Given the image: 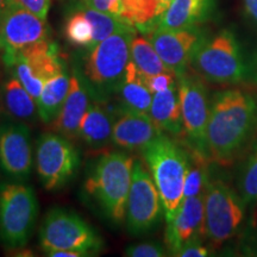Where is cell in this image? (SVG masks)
Returning <instances> with one entry per match:
<instances>
[{
    "instance_id": "6da1fadb",
    "label": "cell",
    "mask_w": 257,
    "mask_h": 257,
    "mask_svg": "<svg viewBox=\"0 0 257 257\" xmlns=\"http://www.w3.org/2000/svg\"><path fill=\"white\" fill-rule=\"evenodd\" d=\"M257 124V102L248 93L229 89L217 93L206 130L208 159L227 163L242 149Z\"/></svg>"
},
{
    "instance_id": "7a4b0ae2",
    "label": "cell",
    "mask_w": 257,
    "mask_h": 257,
    "mask_svg": "<svg viewBox=\"0 0 257 257\" xmlns=\"http://www.w3.org/2000/svg\"><path fill=\"white\" fill-rule=\"evenodd\" d=\"M189 64L200 78L218 85L246 82L255 73L237 37L227 29L210 38L205 37Z\"/></svg>"
},
{
    "instance_id": "3957f363",
    "label": "cell",
    "mask_w": 257,
    "mask_h": 257,
    "mask_svg": "<svg viewBox=\"0 0 257 257\" xmlns=\"http://www.w3.org/2000/svg\"><path fill=\"white\" fill-rule=\"evenodd\" d=\"M142 153L159 189L166 221L172 220L184 201L189 154L163 133Z\"/></svg>"
},
{
    "instance_id": "277c9868",
    "label": "cell",
    "mask_w": 257,
    "mask_h": 257,
    "mask_svg": "<svg viewBox=\"0 0 257 257\" xmlns=\"http://www.w3.org/2000/svg\"><path fill=\"white\" fill-rule=\"evenodd\" d=\"M135 160L125 153H106L99 157L85 184L108 219L119 224L125 219L126 201Z\"/></svg>"
},
{
    "instance_id": "5b68a950",
    "label": "cell",
    "mask_w": 257,
    "mask_h": 257,
    "mask_svg": "<svg viewBox=\"0 0 257 257\" xmlns=\"http://www.w3.org/2000/svg\"><path fill=\"white\" fill-rule=\"evenodd\" d=\"M136 29L125 25L91 48L85 62V76L100 95L117 93L131 61V41Z\"/></svg>"
},
{
    "instance_id": "8992f818",
    "label": "cell",
    "mask_w": 257,
    "mask_h": 257,
    "mask_svg": "<svg viewBox=\"0 0 257 257\" xmlns=\"http://www.w3.org/2000/svg\"><path fill=\"white\" fill-rule=\"evenodd\" d=\"M38 216L36 193L24 184L0 187V242L9 249L23 248L30 240Z\"/></svg>"
},
{
    "instance_id": "52a82bcc",
    "label": "cell",
    "mask_w": 257,
    "mask_h": 257,
    "mask_svg": "<svg viewBox=\"0 0 257 257\" xmlns=\"http://www.w3.org/2000/svg\"><path fill=\"white\" fill-rule=\"evenodd\" d=\"M40 244L47 253L73 250L89 256L101 249L102 240L91 225L75 212L55 207L48 212L42 223Z\"/></svg>"
},
{
    "instance_id": "ba28073f",
    "label": "cell",
    "mask_w": 257,
    "mask_h": 257,
    "mask_svg": "<svg viewBox=\"0 0 257 257\" xmlns=\"http://www.w3.org/2000/svg\"><path fill=\"white\" fill-rule=\"evenodd\" d=\"M244 207L242 197L224 182L208 184L204 199V230L207 238L214 244L232 238L242 225Z\"/></svg>"
},
{
    "instance_id": "9c48e42d",
    "label": "cell",
    "mask_w": 257,
    "mask_h": 257,
    "mask_svg": "<svg viewBox=\"0 0 257 257\" xmlns=\"http://www.w3.org/2000/svg\"><path fill=\"white\" fill-rule=\"evenodd\" d=\"M80 166L78 149L60 134H43L36 144V169L47 191H57L74 178Z\"/></svg>"
},
{
    "instance_id": "30bf717a",
    "label": "cell",
    "mask_w": 257,
    "mask_h": 257,
    "mask_svg": "<svg viewBox=\"0 0 257 257\" xmlns=\"http://www.w3.org/2000/svg\"><path fill=\"white\" fill-rule=\"evenodd\" d=\"M3 62L14 70V75L36 101L48 80L64 69L59 47L50 40L25 48Z\"/></svg>"
},
{
    "instance_id": "8fae6325",
    "label": "cell",
    "mask_w": 257,
    "mask_h": 257,
    "mask_svg": "<svg viewBox=\"0 0 257 257\" xmlns=\"http://www.w3.org/2000/svg\"><path fill=\"white\" fill-rule=\"evenodd\" d=\"M162 212V201L153 176L141 161H135L125 211L128 233L140 236L152 231L160 221Z\"/></svg>"
},
{
    "instance_id": "7c38bea8",
    "label": "cell",
    "mask_w": 257,
    "mask_h": 257,
    "mask_svg": "<svg viewBox=\"0 0 257 257\" xmlns=\"http://www.w3.org/2000/svg\"><path fill=\"white\" fill-rule=\"evenodd\" d=\"M181 102L184 134L192 152L208 159L206 130L210 115V102L204 82L197 76L187 75L178 79Z\"/></svg>"
},
{
    "instance_id": "4fadbf2b",
    "label": "cell",
    "mask_w": 257,
    "mask_h": 257,
    "mask_svg": "<svg viewBox=\"0 0 257 257\" xmlns=\"http://www.w3.org/2000/svg\"><path fill=\"white\" fill-rule=\"evenodd\" d=\"M50 31L42 19L18 3H14L0 16V54L9 60L25 48L49 40Z\"/></svg>"
},
{
    "instance_id": "5bb4252c",
    "label": "cell",
    "mask_w": 257,
    "mask_h": 257,
    "mask_svg": "<svg viewBox=\"0 0 257 257\" xmlns=\"http://www.w3.org/2000/svg\"><path fill=\"white\" fill-rule=\"evenodd\" d=\"M148 36L165 66L174 74L176 79L185 75L195 49L206 37L199 27L179 30L156 28Z\"/></svg>"
},
{
    "instance_id": "9a60e30c",
    "label": "cell",
    "mask_w": 257,
    "mask_h": 257,
    "mask_svg": "<svg viewBox=\"0 0 257 257\" xmlns=\"http://www.w3.org/2000/svg\"><path fill=\"white\" fill-rule=\"evenodd\" d=\"M0 167L17 181L29 179L32 170V147L27 123L11 119L0 124Z\"/></svg>"
},
{
    "instance_id": "2e32d148",
    "label": "cell",
    "mask_w": 257,
    "mask_h": 257,
    "mask_svg": "<svg viewBox=\"0 0 257 257\" xmlns=\"http://www.w3.org/2000/svg\"><path fill=\"white\" fill-rule=\"evenodd\" d=\"M204 199L205 193L185 198L178 213L167 221L166 245L173 256L187 244L199 240L204 230Z\"/></svg>"
},
{
    "instance_id": "e0dca14e",
    "label": "cell",
    "mask_w": 257,
    "mask_h": 257,
    "mask_svg": "<svg viewBox=\"0 0 257 257\" xmlns=\"http://www.w3.org/2000/svg\"><path fill=\"white\" fill-rule=\"evenodd\" d=\"M161 134L149 113L120 111L112 130V142L126 150H143Z\"/></svg>"
},
{
    "instance_id": "ac0fdd59",
    "label": "cell",
    "mask_w": 257,
    "mask_h": 257,
    "mask_svg": "<svg viewBox=\"0 0 257 257\" xmlns=\"http://www.w3.org/2000/svg\"><path fill=\"white\" fill-rule=\"evenodd\" d=\"M91 87L81 76L74 73L70 75V85L68 94L66 96L59 115L53 121V127L57 134L69 138L70 141L79 138L80 124L87 111Z\"/></svg>"
},
{
    "instance_id": "d6986e66",
    "label": "cell",
    "mask_w": 257,
    "mask_h": 257,
    "mask_svg": "<svg viewBox=\"0 0 257 257\" xmlns=\"http://www.w3.org/2000/svg\"><path fill=\"white\" fill-rule=\"evenodd\" d=\"M214 6L216 0H173L160 17L156 28L179 30L198 27L211 17Z\"/></svg>"
},
{
    "instance_id": "ffe728a7",
    "label": "cell",
    "mask_w": 257,
    "mask_h": 257,
    "mask_svg": "<svg viewBox=\"0 0 257 257\" xmlns=\"http://www.w3.org/2000/svg\"><path fill=\"white\" fill-rule=\"evenodd\" d=\"M114 110L104 102H91L80 124L79 137L89 148L99 149L112 141Z\"/></svg>"
},
{
    "instance_id": "44dd1931",
    "label": "cell",
    "mask_w": 257,
    "mask_h": 257,
    "mask_svg": "<svg viewBox=\"0 0 257 257\" xmlns=\"http://www.w3.org/2000/svg\"><path fill=\"white\" fill-rule=\"evenodd\" d=\"M149 115L162 133H168L173 136L184 134L178 85L172 86L166 91L154 93Z\"/></svg>"
},
{
    "instance_id": "7402d4cb",
    "label": "cell",
    "mask_w": 257,
    "mask_h": 257,
    "mask_svg": "<svg viewBox=\"0 0 257 257\" xmlns=\"http://www.w3.org/2000/svg\"><path fill=\"white\" fill-rule=\"evenodd\" d=\"M2 107L11 119L29 123L38 113L37 101L15 75L3 81Z\"/></svg>"
},
{
    "instance_id": "603a6c76",
    "label": "cell",
    "mask_w": 257,
    "mask_h": 257,
    "mask_svg": "<svg viewBox=\"0 0 257 257\" xmlns=\"http://www.w3.org/2000/svg\"><path fill=\"white\" fill-rule=\"evenodd\" d=\"M117 93L120 99L119 111L149 113L154 94L148 88L143 74L138 70L133 60L127 64L124 79Z\"/></svg>"
},
{
    "instance_id": "cb8c5ba5",
    "label": "cell",
    "mask_w": 257,
    "mask_h": 257,
    "mask_svg": "<svg viewBox=\"0 0 257 257\" xmlns=\"http://www.w3.org/2000/svg\"><path fill=\"white\" fill-rule=\"evenodd\" d=\"M168 9L166 0H123L120 19L148 35L156 29L157 22Z\"/></svg>"
},
{
    "instance_id": "d4e9b609",
    "label": "cell",
    "mask_w": 257,
    "mask_h": 257,
    "mask_svg": "<svg viewBox=\"0 0 257 257\" xmlns=\"http://www.w3.org/2000/svg\"><path fill=\"white\" fill-rule=\"evenodd\" d=\"M70 76L64 69L46 82L37 99L38 115L43 123L49 124L56 119L68 94Z\"/></svg>"
},
{
    "instance_id": "484cf974",
    "label": "cell",
    "mask_w": 257,
    "mask_h": 257,
    "mask_svg": "<svg viewBox=\"0 0 257 257\" xmlns=\"http://www.w3.org/2000/svg\"><path fill=\"white\" fill-rule=\"evenodd\" d=\"M131 60L144 76L170 72L161 60L152 42L144 36L135 35L131 41Z\"/></svg>"
},
{
    "instance_id": "4316f807",
    "label": "cell",
    "mask_w": 257,
    "mask_h": 257,
    "mask_svg": "<svg viewBox=\"0 0 257 257\" xmlns=\"http://www.w3.org/2000/svg\"><path fill=\"white\" fill-rule=\"evenodd\" d=\"M206 160L207 157L199 155L194 152H192V155H189L188 172L185 180L184 199L199 195L206 191L207 186L210 184Z\"/></svg>"
},
{
    "instance_id": "83f0119b",
    "label": "cell",
    "mask_w": 257,
    "mask_h": 257,
    "mask_svg": "<svg viewBox=\"0 0 257 257\" xmlns=\"http://www.w3.org/2000/svg\"><path fill=\"white\" fill-rule=\"evenodd\" d=\"M64 36L74 47H93V28L81 10L73 12L64 24Z\"/></svg>"
},
{
    "instance_id": "f1b7e54d",
    "label": "cell",
    "mask_w": 257,
    "mask_h": 257,
    "mask_svg": "<svg viewBox=\"0 0 257 257\" xmlns=\"http://www.w3.org/2000/svg\"><path fill=\"white\" fill-rule=\"evenodd\" d=\"M80 10L83 12V15L87 17V19L91 22L93 28V47L98 44L99 42L104 41L105 38L111 36L115 31L119 30L125 25H128L124 23L121 19H119L115 16L105 14V12L98 11V10L87 8L83 5Z\"/></svg>"
},
{
    "instance_id": "f546056e",
    "label": "cell",
    "mask_w": 257,
    "mask_h": 257,
    "mask_svg": "<svg viewBox=\"0 0 257 257\" xmlns=\"http://www.w3.org/2000/svg\"><path fill=\"white\" fill-rule=\"evenodd\" d=\"M239 189L240 197L245 204L257 205V144L243 168Z\"/></svg>"
},
{
    "instance_id": "4dcf8cb0",
    "label": "cell",
    "mask_w": 257,
    "mask_h": 257,
    "mask_svg": "<svg viewBox=\"0 0 257 257\" xmlns=\"http://www.w3.org/2000/svg\"><path fill=\"white\" fill-rule=\"evenodd\" d=\"M125 255L130 257H162L166 256V250L162 245L155 242L138 243L128 246Z\"/></svg>"
},
{
    "instance_id": "1f68e13d",
    "label": "cell",
    "mask_w": 257,
    "mask_h": 257,
    "mask_svg": "<svg viewBox=\"0 0 257 257\" xmlns=\"http://www.w3.org/2000/svg\"><path fill=\"white\" fill-rule=\"evenodd\" d=\"M144 81H146L148 88L152 91V93L162 92L168 89L172 86L176 85V76L172 72H165L156 74V75L152 76H144Z\"/></svg>"
},
{
    "instance_id": "d6a6232c",
    "label": "cell",
    "mask_w": 257,
    "mask_h": 257,
    "mask_svg": "<svg viewBox=\"0 0 257 257\" xmlns=\"http://www.w3.org/2000/svg\"><path fill=\"white\" fill-rule=\"evenodd\" d=\"M121 3H123V0H83V5L87 6V8L115 16L118 18L120 17Z\"/></svg>"
},
{
    "instance_id": "836d02e7",
    "label": "cell",
    "mask_w": 257,
    "mask_h": 257,
    "mask_svg": "<svg viewBox=\"0 0 257 257\" xmlns=\"http://www.w3.org/2000/svg\"><path fill=\"white\" fill-rule=\"evenodd\" d=\"M16 2L31 11L32 14L47 21L48 12L50 9V0H16Z\"/></svg>"
},
{
    "instance_id": "e575fe53",
    "label": "cell",
    "mask_w": 257,
    "mask_h": 257,
    "mask_svg": "<svg viewBox=\"0 0 257 257\" xmlns=\"http://www.w3.org/2000/svg\"><path fill=\"white\" fill-rule=\"evenodd\" d=\"M180 257H205L208 256V249L200 243V240H194V242L187 244L178 252Z\"/></svg>"
},
{
    "instance_id": "d590c367",
    "label": "cell",
    "mask_w": 257,
    "mask_h": 257,
    "mask_svg": "<svg viewBox=\"0 0 257 257\" xmlns=\"http://www.w3.org/2000/svg\"><path fill=\"white\" fill-rule=\"evenodd\" d=\"M242 251L244 255L257 256V230L244 239L242 243Z\"/></svg>"
},
{
    "instance_id": "8d00e7d4",
    "label": "cell",
    "mask_w": 257,
    "mask_h": 257,
    "mask_svg": "<svg viewBox=\"0 0 257 257\" xmlns=\"http://www.w3.org/2000/svg\"><path fill=\"white\" fill-rule=\"evenodd\" d=\"M246 14L257 24V0H244Z\"/></svg>"
},
{
    "instance_id": "74e56055",
    "label": "cell",
    "mask_w": 257,
    "mask_h": 257,
    "mask_svg": "<svg viewBox=\"0 0 257 257\" xmlns=\"http://www.w3.org/2000/svg\"><path fill=\"white\" fill-rule=\"evenodd\" d=\"M48 256L51 257H81V256H88L87 253L80 252V251H73V250H60V251H53L47 253Z\"/></svg>"
},
{
    "instance_id": "f35d334b",
    "label": "cell",
    "mask_w": 257,
    "mask_h": 257,
    "mask_svg": "<svg viewBox=\"0 0 257 257\" xmlns=\"http://www.w3.org/2000/svg\"><path fill=\"white\" fill-rule=\"evenodd\" d=\"M14 3H17V2H14V0H0V16L4 14L6 10L14 4Z\"/></svg>"
},
{
    "instance_id": "ab89813d",
    "label": "cell",
    "mask_w": 257,
    "mask_h": 257,
    "mask_svg": "<svg viewBox=\"0 0 257 257\" xmlns=\"http://www.w3.org/2000/svg\"><path fill=\"white\" fill-rule=\"evenodd\" d=\"M2 87H3V80H2V70H0V110H2Z\"/></svg>"
},
{
    "instance_id": "60d3db41",
    "label": "cell",
    "mask_w": 257,
    "mask_h": 257,
    "mask_svg": "<svg viewBox=\"0 0 257 257\" xmlns=\"http://www.w3.org/2000/svg\"><path fill=\"white\" fill-rule=\"evenodd\" d=\"M0 59H2V54H0Z\"/></svg>"
},
{
    "instance_id": "b9f144b4",
    "label": "cell",
    "mask_w": 257,
    "mask_h": 257,
    "mask_svg": "<svg viewBox=\"0 0 257 257\" xmlns=\"http://www.w3.org/2000/svg\"><path fill=\"white\" fill-rule=\"evenodd\" d=\"M14 2H16V0H14Z\"/></svg>"
}]
</instances>
